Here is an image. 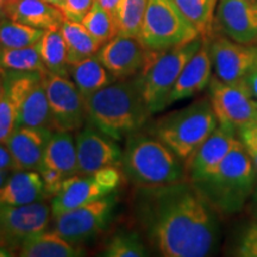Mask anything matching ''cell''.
<instances>
[{"label":"cell","instance_id":"obj_1","mask_svg":"<svg viewBox=\"0 0 257 257\" xmlns=\"http://www.w3.org/2000/svg\"><path fill=\"white\" fill-rule=\"evenodd\" d=\"M133 213L144 242L161 256L205 257L219 246V213L189 179L136 187Z\"/></svg>","mask_w":257,"mask_h":257},{"label":"cell","instance_id":"obj_2","mask_svg":"<svg viewBox=\"0 0 257 257\" xmlns=\"http://www.w3.org/2000/svg\"><path fill=\"white\" fill-rule=\"evenodd\" d=\"M85 104L88 123L117 142L142 130L152 115L136 76L115 80L85 99Z\"/></svg>","mask_w":257,"mask_h":257},{"label":"cell","instance_id":"obj_3","mask_svg":"<svg viewBox=\"0 0 257 257\" xmlns=\"http://www.w3.org/2000/svg\"><path fill=\"white\" fill-rule=\"evenodd\" d=\"M121 172L135 187H157L188 179L185 163L153 134L125 138Z\"/></svg>","mask_w":257,"mask_h":257},{"label":"cell","instance_id":"obj_4","mask_svg":"<svg viewBox=\"0 0 257 257\" xmlns=\"http://www.w3.org/2000/svg\"><path fill=\"white\" fill-rule=\"evenodd\" d=\"M256 172L248 150L239 141L210 176L193 184L218 213L232 216L248 205L256 187Z\"/></svg>","mask_w":257,"mask_h":257},{"label":"cell","instance_id":"obj_5","mask_svg":"<svg viewBox=\"0 0 257 257\" xmlns=\"http://www.w3.org/2000/svg\"><path fill=\"white\" fill-rule=\"evenodd\" d=\"M217 126L218 119L210 99L201 98L160 118L150 128V134L165 143L186 167Z\"/></svg>","mask_w":257,"mask_h":257},{"label":"cell","instance_id":"obj_6","mask_svg":"<svg viewBox=\"0 0 257 257\" xmlns=\"http://www.w3.org/2000/svg\"><path fill=\"white\" fill-rule=\"evenodd\" d=\"M204 38L199 36L182 46L167 50H148L143 69L136 78L142 98L152 114L163 111L182 69L197 51Z\"/></svg>","mask_w":257,"mask_h":257},{"label":"cell","instance_id":"obj_7","mask_svg":"<svg viewBox=\"0 0 257 257\" xmlns=\"http://www.w3.org/2000/svg\"><path fill=\"white\" fill-rule=\"evenodd\" d=\"M200 35L173 0H148L138 40L148 50H167Z\"/></svg>","mask_w":257,"mask_h":257},{"label":"cell","instance_id":"obj_8","mask_svg":"<svg viewBox=\"0 0 257 257\" xmlns=\"http://www.w3.org/2000/svg\"><path fill=\"white\" fill-rule=\"evenodd\" d=\"M121 178L119 167H107L93 174H78L64 179L56 194L51 197V217L114 194L120 186Z\"/></svg>","mask_w":257,"mask_h":257},{"label":"cell","instance_id":"obj_9","mask_svg":"<svg viewBox=\"0 0 257 257\" xmlns=\"http://www.w3.org/2000/svg\"><path fill=\"white\" fill-rule=\"evenodd\" d=\"M49 102L53 131L75 133L87 123L85 99L70 78L46 73L43 75Z\"/></svg>","mask_w":257,"mask_h":257},{"label":"cell","instance_id":"obj_10","mask_svg":"<svg viewBox=\"0 0 257 257\" xmlns=\"http://www.w3.org/2000/svg\"><path fill=\"white\" fill-rule=\"evenodd\" d=\"M208 99L219 125L238 133L239 128L257 123V106L244 81L231 85L213 75L208 85Z\"/></svg>","mask_w":257,"mask_h":257},{"label":"cell","instance_id":"obj_11","mask_svg":"<svg viewBox=\"0 0 257 257\" xmlns=\"http://www.w3.org/2000/svg\"><path fill=\"white\" fill-rule=\"evenodd\" d=\"M114 207V195H107L54 217L53 229L68 242L81 245L106 229Z\"/></svg>","mask_w":257,"mask_h":257},{"label":"cell","instance_id":"obj_12","mask_svg":"<svg viewBox=\"0 0 257 257\" xmlns=\"http://www.w3.org/2000/svg\"><path fill=\"white\" fill-rule=\"evenodd\" d=\"M51 210L44 201L22 206H0V246L18 251L25 239L48 229Z\"/></svg>","mask_w":257,"mask_h":257},{"label":"cell","instance_id":"obj_13","mask_svg":"<svg viewBox=\"0 0 257 257\" xmlns=\"http://www.w3.org/2000/svg\"><path fill=\"white\" fill-rule=\"evenodd\" d=\"M210 54L214 76L231 85L244 81L257 68L256 44L217 37L210 40Z\"/></svg>","mask_w":257,"mask_h":257},{"label":"cell","instance_id":"obj_14","mask_svg":"<svg viewBox=\"0 0 257 257\" xmlns=\"http://www.w3.org/2000/svg\"><path fill=\"white\" fill-rule=\"evenodd\" d=\"M79 174L88 175L107 167H119L123 150L113 138L86 123L75 136Z\"/></svg>","mask_w":257,"mask_h":257},{"label":"cell","instance_id":"obj_15","mask_svg":"<svg viewBox=\"0 0 257 257\" xmlns=\"http://www.w3.org/2000/svg\"><path fill=\"white\" fill-rule=\"evenodd\" d=\"M96 56L117 80L130 79L143 69L148 49L137 37L117 35L104 46Z\"/></svg>","mask_w":257,"mask_h":257},{"label":"cell","instance_id":"obj_16","mask_svg":"<svg viewBox=\"0 0 257 257\" xmlns=\"http://www.w3.org/2000/svg\"><path fill=\"white\" fill-rule=\"evenodd\" d=\"M214 22L230 40L243 44L257 43V2L219 0Z\"/></svg>","mask_w":257,"mask_h":257},{"label":"cell","instance_id":"obj_17","mask_svg":"<svg viewBox=\"0 0 257 257\" xmlns=\"http://www.w3.org/2000/svg\"><path fill=\"white\" fill-rule=\"evenodd\" d=\"M2 72L4 76V89L0 98V143H5L17 126L18 113L24 99L31 88L43 79L44 74L9 70Z\"/></svg>","mask_w":257,"mask_h":257},{"label":"cell","instance_id":"obj_18","mask_svg":"<svg viewBox=\"0 0 257 257\" xmlns=\"http://www.w3.org/2000/svg\"><path fill=\"white\" fill-rule=\"evenodd\" d=\"M239 141L236 130L218 124L186 165L188 179L199 182L210 176Z\"/></svg>","mask_w":257,"mask_h":257},{"label":"cell","instance_id":"obj_19","mask_svg":"<svg viewBox=\"0 0 257 257\" xmlns=\"http://www.w3.org/2000/svg\"><path fill=\"white\" fill-rule=\"evenodd\" d=\"M51 134L48 128L16 126L5 142L12 170H38Z\"/></svg>","mask_w":257,"mask_h":257},{"label":"cell","instance_id":"obj_20","mask_svg":"<svg viewBox=\"0 0 257 257\" xmlns=\"http://www.w3.org/2000/svg\"><path fill=\"white\" fill-rule=\"evenodd\" d=\"M212 70L210 40H204L200 49L191 57L180 74L169 95L168 106L176 101L192 98L208 87L212 79Z\"/></svg>","mask_w":257,"mask_h":257},{"label":"cell","instance_id":"obj_21","mask_svg":"<svg viewBox=\"0 0 257 257\" xmlns=\"http://www.w3.org/2000/svg\"><path fill=\"white\" fill-rule=\"evenodd\" d=\"M49 197L38 170H15L0 187V206H22Z\"/></svg>","mask_w":257,"mask_h":257},{"label":"cell","instance_id":"obj_22","mask_svg":"<svg viewBox=\"0 0 257 257\" xmlns=\"http://www.w3.org/2000/svg\"><path fill=\"white\" fill-rule=\"evenodd\" d=\"M5 17L42 30L60 29L64 21L62 10L46 0H11Z\"/></svg>","mask_w":257,"mask_h":257},{"label":"cell","instance_id":"obj_23","mask_svg":"<svg viewBox=\"0 0 257 257\" xmlns=\"http://www.w3.org/2000/svg\"><path fill=\"white\" fill-rule=\"evenodd\" d=\"M38 169H50L63 179L79 174L75 137L72 133L53 131Z\"/></svg>","mask_w":257,"mask_h":257},{"label":"cell","instance_id":"obj_24","mask_svg":"<svg viewBox=\"0 0 257 257\" xmlns=\"http://www.w3.org/2000/svg\"><path fill=\"white\" fill-rule=\"evenodd\" d=\"M21 257H79L85 255L81 245L63 238L55 230H43L25 239L18 249Z\"/></svg>","mask_w":257,"mask_h":257},{"label":"cell","instance_id":"obj_25","mask_svg":"<svg viewBox=\"0 0 257 257\" xmlns=\"http://www.w3.org/2000/svg\"><path fill=\"white\" fill-rule=\"evenodd\" d=\"M69 75L83 99H87L117 80L96 55L69 64Z\"/></svg>","mask_w":257,"mask_h":257},{"label":"cell","instance_id":"obj_26","mask_svg":"<svg viewBox=\"0 0 257 257\" xmlns=\"http://www.w3.org/2000/svg\"><path fill=\"white\" fill-rule=\"evenodd\" d=\"M17 126L48 128L53 131L49 102L43 79L31 88L24 99L18 113Z\"/></svg>","mask_w":257,"mask_h":257},{"label":"cell","instance_id":"obj_27","mask_svg":"<svg viewBox=\"0 0 257 257\" xmlns=\"http://www.w3.org/2000/svg\"><path fill=\"white\" fill-rule=\"evenodd\" d=\"M60 30L66 42L69 64L96 55V53L101 48V44L89 34L87 29L80 22L64 18Z\"/></svg>","mask_w":257,"mask_h":257},{"label":"cell","instance_id":"obj_28","mask_svg":"<svg viewBox=\"0 0 257 257\" xmlns=\"http://www.w3.org/2000/svg\"><path fill=\"white\" fill-rule=\"evenodd\" d=\"M37 48L48 73L70 78L66 42L60 29L44 31Z\"/></svg>","mask_w":257,"mask_h":257},{"label":"cell","instance_id":"obj_29","mask_svg":"<svg viewBox=\"0 0 257 257\" xmlns=\"http://www.w3.org/2000/svg\"><path fill=\"white\" fill-rule=\"evenodd\" d=\"M204 40H211L218 0H173Z\"/></svg>","mask_w":257,"mask_h":257},{"label":"cell","instance_id":"obj_30","mask_svg":"<svg viewBox=\"0 0 257 257\" xmlns=\"http://www.w3.org/2000/svg\"><path fill=\"white\" fill-rule=\"evenodd\" d=\"M0 70L47 73L37 44L27 48L0 47Z\"/></svg>","mask_w":257,"mask_h":257},{"label":"cell","instance_id":"obj_31","mask_svg":"<svg viewBox=\"0 0 257 257\" xmlns=\"http://www.w3.org/2000/svg\"><path fill=\"white\" fill-rule=\"evenodd\" d=\"M44 31L30 25L19 23L8 17L0 18V47L27 48L36 46Z\"/></svg>","mask_w":257,"mask_h":257},{"label":"cell","instance_id":"obj_32","mask_svg":"<svg viewBox=\"0 0 257 257\" xmlns=\"http://www.w3.org/2000/svg\"><path fill=\"white\" fill-rule=\"evenodd\" d=\"M102 256L105 257H144L148 249L140 232L119 230L106 243Z\"/></svg>","mask_w":257,"mask_h":257},{"label":"cell","instance_id":"obj_33","mask_svg":"<svg viewBox=\"0 0 257 257\" xmlns=\"http://www.w3.org/2000/svg\"><path fill=\"white\" fill-rule=\"evenodd\" d=\"M81 23L101 46L118 35L115 17L98 3H94Z\"/></svg>","mask_w":257,"mask_h":257},{"label":"cell","instance_id":"obj_34","mask_svg":"<svg viewBox=\"0 0 257 257\" xmlns=\"http://www.w3.org/2000/svg\"><path fill=\"white\" fill-rule=\"evenodd\" d=\"M147 5L148 0H121L114 15L118 35L138 38Z\"/></svg>","mask_w":257,"mask_h":257},{"label":"cell","instance_id":"obj_35","mask_svg":"<svg viewBox=\"0 0 257 257\" xmlns=\"http://www.w3.org/2000/svg\"><path fill=\"white\" fill-rule=\"evenodd\" d=\"M94 3L95 0H64L61 10L66 19L81 23Z\"/></svg>","mask_w":257,"mask_h":257},{"label":"cell","instance_id":"obj_36","mask_svg":"<svg viewBox=\"0 0 257 257\" xmlns=\"http://www.w3.org/2000/svg\"><path fill=\"white\" fill-rule=\"evenodd\" d=\"M237 255L242 257H257V223L246 227L240 237Z\"/></svg>","mask_w":257,"mask_h":257},{"label":"cell","instance_id":"obj_37","mask_svg":"<svg viewBox=\"0 0 257 257\" xmlns=\"http://www.w3.org/2000/svg\"><path fill=\"white\" fill-rule=\"evenodd\" d=\"M238 135L244 147L257 150V123H252L239 128Z\"/></svg>","mask_w":257,"mask_h":257},{"label":"cell","instance_id":"obj_38","mask_svg":"<svg viewBox=\"0 0 257 257\" xmlns=\"http://www.w3.org/2000/svg\"><path fill=\"white\" fill-rule=\"evenodd\" d=\"M0 170H12V160L5 143H0Z\"/></svg>","mask_w":257,"mask_h":257},{"label":"cell","instance_id":"obj_39","mask_svg":"<svg viewBox=\"0 0 257 257\" xmlns=\"http://www.w3.org/2000/svg\"><path fill=\"white\" fill-rule=\"evenodd\" d=\"M245 85L248 86L250 93H251L253 100H257V68L244 80Z\"/></svg>","mask_w":257,"mask_h":257},{"label":"cell","instance_id":"obj_40","mask_svg":"<svg viewBox=\"0 0 257 257\" xmlns=\"http://www.w3.org/2000/svg\"><path fill=\"white\" fill-rule=\"evenodd\" d=\"M95 2L114 16L121 0H95Z\"/></svg>","mask_w":257,"mask_h":257},{"label":"cell","instance_id":"obj_41","mask_svg":"<svg viewBox=\"0 0 257 257\" xmlns=\"http://www.w3.org/2000/svg\"><path fill=\"white\" fill-rule=\"evenodd\" d=\"M248 205H249L250 214H251L253 219L257 221V185H256L255 189H253L251 197H250V199H249Z\"/></svg>","mask_w":257,"mask_h":257},{"label":"cell","instance_id":"obj_42","mask_svg":"<svg viewBox=\"0 0 257 257\" xmlns=\"http://www.w3.org/2000/svg\"><path fill=\"white\" fill-rule=\"evenodd\" d=\"M10 3H11V0H0V18L5 17L6 9H8Z\"/></svg>","mask_w":257,"mask_h":257},{"label":"cell","instance_id":"obj_43","mask_svg":"<svg viewBox=\"0 0 257 257\" xmlns=\"http://www.w3.org/2000/svg\"><path fill=\"white\" fill-rule=\"evenodd\" d=\"M246 150H248L249 155H250V157H251L253 165H255L256 169H257V150H255V149H249V148H246Z\"/></svg>","mask_w":257,"mask_h":257},{"label":"cell","instance_id":"obj_44","mask_svg":"<svg viewBox=\"0 0 257 257\" xmlns=\"http://www.w3.org/2000/svg\"><path fill=\"white\" fill-rule=\"evenodd\" d=\"M9 178V170H0V187L4 185L6 179Z\"/></svg>","mask_w":257,"mask_h":257},{"label":"cell","instance_id":"obj_45","mask_svg":"<svg viewBox=\"0 0 257 257\" xmlns=\"http://www.w3.org/2000/svg\"><path fill=\"white\" fill-rule=\"evenodd\" d=\"M46 2H48V3H50V4H53V5H55V6H57V8H62V5H63V3H64V0H46Z\"/></svg>","mask_w":257,"mask_h":257},{"label":"cell","instance_id":"obj_46","mask_svg":"<svg viewBox=\"0 0 257 257\" xmlns=\"http://www.w3.org/2000/svg\"><path fill=\"white\" fill-rule=\"evenodd\" d=\"M3 89H4V76H3V72L0 70V98H2Z\"/></svg>","mask_w":257,"mask_h":257},{"label":"cell","instance_id":"obj_47","mask_svg":"<svg viewBox=\"0 0 257 257\" xmlns=\"http://www.w3.org/2000/svg\"><path fill=\"white\" fill-rule=\"evenodd\" d=\"M255 104H256V106H257V100H255Z\"/></svg>","mask_w":257,"mask_h":257},{"label":"cell","instance_id":"obj_48","mask_svg":"<svg viewBox=\"0 0 257 257\" xmlns=\"http://www.w3.org/2000/svg\"><path fill=\"white\" fill-rule=\"evenodd\" d=\"M253 2H257V0H253Z\"/></svg>","mask_w":257,"mask_h":257}]
</instances>
